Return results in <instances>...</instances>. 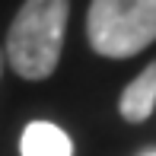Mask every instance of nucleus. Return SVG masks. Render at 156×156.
<instances>
[{"mask_svg": "<svg viewBox=\"0 0 156 156\" xmlns=\"http://www.w3.org/2000/svg\"><path fill=\"white\" fill-rule=\"evenodd\" d=\"M86 38L102 58H134L156 41V0H93Z\"/></svg>", "mask_w": 156, "mask_h": 156, "instance_id": "obj_2", "label": "nucleus"}, {"mask_svg": "<svg viewBox=\"0 0 156 156\" xmlns=\"http://www.w3.org/2000/svg\"><path fill=\"white\" fill-rule=\"evenodd\" d=\"M23 156H73L70 137L51 121H32L19 140Z\"/></svg>", "mask_w": 156, "mask_h": 156, "instance_id": "obj_4", "label": "nucleus"}, {"mask_svg": "<svg viewBox=\"0 0 156 156\" xmlns=\"http://www.w3.org/2000/svg\"><path fill=\"white\" fill-rule=\"evenodd\" d=\"M70 0H26L6 32V61L23 80H45L58 70Z\"/></svg>", "mask_w": 156, "mask_h": 156, "instance_id": "obj_1", "label": "nucleus"}, {"mask_svg": "<svg viewBox=\"0 0 156 156\" xmlns=\"http://www.w3.org/2000/svg\"><path fill=\"white\" fill-rule=\"evenodd\" d=\"M3 64H6V54H3V48H0V73H3Z\"/></svg>", "mask_w": 156, "mask_h": 156, "instance_id": "obj_5", "label": "nucleus"}, {"mask_svg": "<svg viewBox=\"0 0 156 156\" xmlns=\"http://www.w3.org/2000/svg\"><path fill=\"white\" fill-rule=\"evenodd\" d=\"M140 156H156V147H153V150H147V153H140Z\"/></svg>", "mask_w": 156, "mask_h": 156, "instance_id": "obj_6", "label": "nucleus"}, {"mask_svg": "<svg viewBox=\"0 0 156 156\" xmlns=\"http://www.w3.org/2000/svg\"><path fill=\"white\" fill-rule=\"evenodd\" d=\"M156 108V61L147 64L137 76L124 86L121 99H118V112H121L124 121L131 124H140L153 115Z\"/></svg>", "mask_w": 156, "mask_h": 156, "instance_id": "obj_3", "label": "nucleus"}]
</instances>
